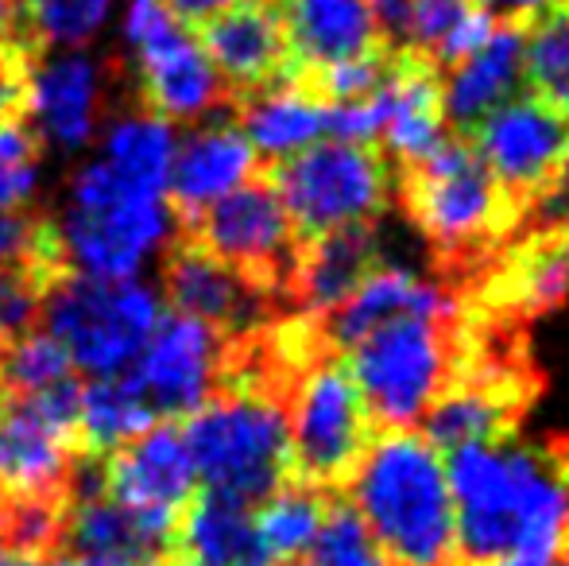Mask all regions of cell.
<instances>
[{
	"mask_svg": "<svg viewBox=\"0 0 569 566\" xmlns=\"http://www.w3.org/2000/svg\"><path fill=\"white\" fill-rule=\"evenodd\" d=\"M252 175H256L252 143L244 140V132L237 125L221 121L202 132H190L182 143H174L167 190H171L179 221H190L206 206H213L229 190H237L240 182H248Z\"/></svg>",
	"mask_w": 569,
	"mask_h": 566,
	"instance_id": "cb8c5ba5",
	"label": "cell"
},
{
	"mask_svg": "<svg viewBox=\"0 0 569 566\" xmlns=\"http://www.w3.org/2000/svg\"><path fill=\"white\" fill-rule=\"evenodd\" d=\"M450 322L399 315L345 349V369L376 430H411L453 380Z\"/></svg>",
	"mask_w": 569,
	"mask_h": 566,
	"instance_id": "52a82bcc",
	"label": "cell"
},
{
	"mask_svg": "<svg viewBox=\"0 0 569 566\" xmlns=\"http://www.w3.org/2000/svg\"><path fill=\"white\" fill-rule=\"evenodd\" d=\"M229 338L213 326L198 322L190 315H167L156 322L148 346L136 357V385L151 400L156 416H190L198 411L221 380Z\"/></svg>",
	"mask_w": 569,
	"mask_h": 566,
	"instance_id": "7c38bea8",
	"label": "cell"
},
{
	"mask_svg": "<svg viewBox=\"0 0 569 566\" xmlns=\"http://www.w3.org/2000/svg\"><path fill=\"white\" fill-rule=\"evenodd\" d=\"M39 182V140L23 117L0 121V210H20Z\"/></svg>",
	"mask_w": 569,
	"mask_h": 566,
	"instance_id": "8d00e7d4",
	"label": "cell"
},
{
	"mask_svg": "<svg viewBox=\"0 0 569 566\" xmlns=\"http://www.w3.org/2000/svg\"><path fill=\"white\" fill-rule=\"evenodd\" d=\"M457 555L485 566L511 552L558 555L569 544V474L508 443L457 446L446 458Z\"/></svg>",
	"mask_w": 569,
	"mask_h": 566,
	"instance_id": "6da1fadb",
	"label": "cell"
},
{
	"mask_svg": "<svg viewBox=\"0 0 569 566\" xmlns=\"http://www.w3.org/2000/svg\"><path fill=\"white\" fill-rule=\"evenodd\" d=\"M54 229L62 260L67 268H78V276L128 280L167 241L171 218L163 198L140 195L93 159L70 182V210Z\"/></svg>",
	"mask_w": 569,
	"mask_h": 566,
	"instance_id": "8992f818",
	"label": "cell"
},
{
	"mask_svg": "<svg viewBox=\"0 0 569 566\" xmlns=\"http://www.w3.org/2000/svg\"><path fill=\"white\" fill-rule=\"evenodd\" d=\"M372 435V416L345 361L333 349H318L287 388L291 481L338 493L357 469Z\"/></svg>",
	"mask_w": 569,
	"mask_h": 566,
	"instance_id": "ba28073f",
	"label": "cell"
},
{
	"mask_svg": "<svg viewBox=\"0 0 569 566\" xmlns=\"http://www.w3.org/2000/svg\"><path fill=\"white\" fill-rule=\"evenodd\" d=\"M136 54V82H140V98L151 117L163 121H198V117H213L232 109V93L221 82L218 67L202 43L190 39L182 23L163 31L159 39L143 43Z\"/></svg>",
	"mask_w": 569,
	"mask_h": 566,
	"instance_id": "5bb4252c",
	"label": "cell"
},
{
	"mask_svg": "<svg viewBox=\"0 0 569 566\" xmlns=\"http://www.w3.org/2000/svg\"><path fill=\"white\" fill-rule=\"evenodd\" d=\"M276 8L291 47V70L357 59L391 39L368 0H276Z\"/></svg>",
	"mask_w": 569,
	"mask_h": 566,
	"instance_id": "7402d4cb",
	"label": "cell"
},
{
	"mask_svg": "<svg viewBox=\"0 0 569 566\" xmlns=\"http://www.w3.org/2000/svg\"><path fill=\"white\" fill-rule=\"evenodd\" d=\"M198 31H202V51L229 86L232 106L291 75V47L276 0H240Z\"/></svg>",
	"mask_w": 569,
	"mask_h": 566,
	"instance_id": "9a60e30c",
	"label": "cell"
},
{
	"mask_svg": "<svg viewBox=\"0 0 569 566\" xmlns=\"http://www.w3.org/2000/svg\"><path fill=\"white\" fill-rule=\"evenodd\" d=\"M232 109L240 113V132L252 143V151L271 163L315 143L326 132V117H330V109L291 78L248 93Z\"/></svg>",
	"mask_w": 569,
	"mask_h": 566,
	"instance_id": "4316f807",
	"label": "cell"
},
{
	"mask_svg": "<svg viewBox=\"0 0 569 566\" xmlns=\"http://www.w3.org/2000/svg\"><path fill=\"white\" fill-rule=\"evenodd\" d=\"M70 377H74V365L51 334H23L0 354V380L8 396H36Z\"/></svg>",
	"mask_w": 569,
	"mask_h": 566,
	"instance_id": "836d02e7",
	"label": "cell"
},
{
	"mask_svg": "<svg viewBox=\"0 0 569 566\" xmlns=\"http://www.w3.org/2000/svg\"><path fill=\"white\" fill-rule=\"evenodd\" d=\"M156 566H206V563H198V559H190V555H179V552H171V555H163Z\"/></svg>",
	"mask_w": 569,
	"mask_h": 566,
	"instance_id": "c3c4849f",
	"label": "cell"
},
{
	"mask_svg": "<svg viewBox=\"0 0 569 566\" xmlns=\"http://www.w3.org/2000/svg\"><path fill=\"white\" fill-rule=\"evenodd\" d=\"M279 566H318L315 559H291V563H279Z\"/></svg>",
	"mask_w": 569,
	"mask_h": 566,
	"instance_id": "f907efd6",
	"label": "cell"
},
{
	"mask_svg": "<svg viewBox=\"0 0 569 566\" xmlns=\"http://www.w3.org/2000/svg\"><path fill=\"white\" fill-rule=\"evenodd\" d=\"M310 547H315L318 566H388L380 544H376L372 532H368V524L360 520V513L341 493L330 497L322 524H318V536Z\"/></svg>",
	"mask_w": 569,
	"mask_h": 566,
	"instance_id": "e575fe53",
	"label": "cell"
},
{
	"mask_svg": "<svg viewBox=\"0 0 569 566\" xmlns=\"http://www.w3.org/2000/svg\"><path fill=\"white\" fill-rule=\"evenodd\" d=\"M496 23H500V16L492 12V8H485L480 0H465L461 12H457V20L450 23V31H446L442 39L435 43V51H430V59L438 62V70H453L461 67L465 59H472V54L480 51V47L492 39Z\"/></svg>",
	"mask_w": 569,
	"mask_h": 566,
	"instance_id": "74e56055",
	"label": "cell"
},
{
	"mask_svg": "<svg viewBox=\"0 0 569 566\" xmlns=\"http://www.w3.org/2000/svg\"><path fill=\"white\" fill-rule=\"evenodd\" d=\"M163 291L179 315L198 318L226 338H248V334L268 330L271 307L279 302L256 280H248L244 272H237L187 237H179L167 252Z\"/></svg>",
	"mask_w": 569,
	"mask_h": 566,
	"instance_id": "4fadbf2b",
	"label": "cell"
},
{
	"mask_svg": "<svg viewBox=\"0 0 569 566\" xmlns=\"http://www.w3.org/2000/svg\"><path fill=\"white\" fill-rule=\"evenodd\" d=\"M167 8H171V16L182 23L187 31H198L206 28V23L213 20V16H221L226 8L240 4V0H163Z\"/></svg>",
	"mask_w": 569,
	"mask_h": 566,
	"instance_id": "60d3db41",
	"label": "cell"
},
{
	"mask_svg": "<svg viewBox=\"0 0 569 566\" xmlns=\"http://www.w3.org/2000/svg\"><path fill=\"white\" fill-rule=\"evenodd\" d=\"M388 125L380 132V148L399 167L427 159L446 140L442 113V70L427 51L411 43H391L388 59Z\"/></svg>",
	"mask_w": 569,
	"mask_h": 566,
	"instance_id": "44dd1931",
	"label": "cell"
},
{
	"mask_svg": "<svg viewBox=\"0 0 569 566\" xmlns=\"http://www.w3.org/2000/svg\"><path fill=\"white\" fill-rule=\"evenodd\" d=\"M171 159H174V132L163 117H151V113L120 117L113 129L106 132L101 163H106L120 182L140 190V195H151V198L167 195Z\"/></svg>",
	"mask_w": 569,
	"mask_h": 566,
	"instance_id": "f1b7e54d",
	"label": "cell"
},
{
	"mask_svg": "<svg viewBox=\"0 0 569 566\" xmlns=\"http://www.w3.org/2000/svg\"><path fill=\"white\" fill-rule=\"evenodd\" d=\"M20 31L36 47H82L106 28L113 0H16Z\"/></svg>",
	"mask_w": 569,
	"mask_h": 566,
	"instance_id": "d6a6232c",
	"label": "cell"
},
{
	"mask_svg": "<svg viewBox=\"0 0 569 566\" xmlns=\"http://www.w3.org/2000/svg\"><path fill=\"white\" fill-rule=\"evenodd\" d=\"M16 39H28L20 31V4L16 0H0V47L16 43ZM31 43V39H28Z\"/></svg>",
	"mask_w": 569,
	"mask_h": 566,
	"instance_id": "7bdbcfd3",
	"label": "cell"
},
{
	"mask_svg": "<svg viewBox=\"0 0 569 566\" xmlns=\"http://www.w3.org/2000/svg\"><path fill=\"white\" fill-rule=\"evenodd\" d=\"M380 265V241L376 226H345L326 237H315L299 249L287 299L299 302L310 315L341 307L372 268Z\"/></svg>",
	"mask_w": 569,
	"mask_h": 566,
	"instance_id": "d4e9b609",
	"label": "cell"
},
{
	"mask_svg": "<svg viewBox=\"0 0 569 566\" xmlns=\"http://www.w3.org/2000/svg\"><path fill=\"white\" fill-rule=\"evenodd\" d=\"M550 566H569V544L555 555V563H550Z\"/></svg>",
	"mask_w": 569,
	"mask_h": 566,
	"instance_id": "681fc988",
	"label": "cell"
},
{
	"mask_svg": "<svg viewBox=\"0 0 569 566\" xmlns=\"http://www.w3.org/2000/svg\"><path fill=\"white\" fill-rule=\"evenodd\" d=\"M388 566H450L457 555L453 497L442 450L415 430H376L345 481Z\"/></svg>",
	"mask_w": 569,
	"mask_h": 566,
	"instance_id": "7a4b0ae2",
	"label": "cell"
},
{
	"mask_svg": "<svg viewBox=\"0 0 569 566\" xmlns=\"http://www.w3.org/2000/svg\"><path fill=\"white\" fill-rule=\"evenodd\" d=\"M156 408L136 385L132 373L120 377H93L82 385V408H78V446L82 454H106L120 450L128 438L143 435L156 424Z\"/></svg>",
	"mask_w": 569,
	"mask_h": 566,
	"instance_id": "83f0119b",
	"label": "cell"
},
{
	"mask_svg": "<svg viewBox=\"0 0 569 566\" xmlns=\"http://www.w3.org/2000/svg\"><path fill=\"white\" fill-rule=\"evenodd\" d=\"M287 388L279 377L229 373L218 393L190 411L182 438L206 493L252 508L291 481Z\"/></svg>",
	"mask_w": 569,
	"mask_h": 566,
	"instance_id": "3957f363",
	"label": "cell"
},
{
	"mask_svg": "<svg viewBox=\"0 0 569 566\" xmlns=\"http://www.w3.org/2000/svg\"><path fill=\"white\" fill-rule=\"evenodd\" d=\"M51 566H136V563L106 559V555H62V559H54Z\"/></svg>",
	"mask_w": 569,
	"mask_h": 566,
	"instance_id": "bcb514c9",
	"label": "cell"
},
{
	"mask_svg": "<svg viewBox=\"0 0 569 566\" xmlns=\"http://www.w3.org/2000/svg\"><path fill=\"white\" fill-rule=\"evenodd\" d=\"M47 334L67 349L70 365L90 377H120L148 346L159 322L151 287L98 276H62L43 299Z\"/></svg>",
	"mask_w": 569,
	"mask_h": 566,
	"instance_id": "9c48e42d",
	"label": "cell"
},
{
	"mask_svg": "<svg viewBox=\"0 0 569 566\" xmlns=\"http://www.w3.org/2000/svg\"><path fill=\"white\" fill-rule=\"evenodd\" d=\"M399 202L442 265L480 257L488 241L516 234L523 221L465 137H446L427 159L399 167Z\"/></svg>",
	"mask_w": 569,
	"mask_h": 566,
	"instance_id": "277c9868",
	"label": "cell"
},
{
	"mask_svg": "<svg viewBox=\"0 0 569 566\" xmlns=\"http://www.w3.org/2000/svg\"><path fill=\"white\" fill-rule=\"evenodd\" d=\"M36 140L59 151L86 148L98 129L101 109V70L90 54L62 51L36 59L28 75V106Z\"/></svg>",
	"mask_w": 569,
	"mask_h": 566,
	"instance_id": "d6986e66",
	"label": "cell"
},
{
	"mask_svg": "<svg viewBox=\"0 0 569 566\" xmlns=\"http://www.w3.org/2000/svg\"><path fill=\"white\" fill-rule=\"evenodd\" d=\"M4 400H8V393H4V380H0V408H4Z\"/></svg>",
	"mask_w": 569,
	"mask_h": 566,
	"instance_id": "816d5d0a",
	"label": "cell"
},
{
	"mask_svg": "<svg viewBox=\"0 0 569 566\" xmlns=\"http://www.w3.org/2000/svg\"><path fill=\"white\" fill-rule=\"evenodd\" d=\"M174 552L206 566H279L256 532L252 508L206 489L182 508Z\"/></svg>",
	"mask_w": 569,
	"mask_h": 566,
	"instance_id": "484cf974",
	"label": "cell"
},
{
	"mask_svg": "<svg viewBox=\"0 0 569 566\" xmlns=\"http://www.w3.org/2000/svg\"><path fill=\"white\" fill-rule=\"evenodd\" d=\"M569 295V229H539L511 257L500 280V299L511 310L542 315Z\"/></svg>",
	"mask_w": 569,
	"mask_h": 566,
	"instance_id": "f546056e",
	"label": "cell"
},
{
	"mask_svg": "<svg viewBox=\"0 0 569 566\" xmlns=\"http://www.w3.org/2000/svg\"><path fill=\"white\" fill-rule=\"evenodd\" d=\"M465 140L472 143L503 198L527 214L531 198L555 175L569 148V113L535 93H523L496 106Z\"/></svg>",
	"mask_w": 569,
	"mask_h": 566,
	"instance_id": "8fae6325",
	"label": "cell"
},
{
	"mask_svg": "<svg viewBox=\"0 0 569 566\" xmlns=\"http://www.w3.org/2000/svg\"><path fill=\"white\" fill-rule=\"evenodd\" d=\"M399 315H419L435 318V322H453L457 299L442 287L419 280L407 268H383L376 265L365 276V284L341 302V307L326 310V318L318 322V338L326 349L345 354L349 346H357L368 330H376L380 322Z\"/></svg>",
	"mask_w": 569,
	"mask_h": 566,
	"instance_id": "ffe728a7",
	"label": "cell"
},
{
	"mask_svg": "<svg viewBox=\"0 0 569 566\" xmlns=\"http://www.w3.org/2000/svg\"><path fill=\"white\" fill-rule=\"evenodd\" d=\"M376 12V20H380V28L388 31V36H399L403 31V16H407V0H368Z\"/></svg>",
	"mask_w": 569,
	"mask_h": 566,
	"instance_id": "b9f144b4",
	"label": "cell"
},
{
	"mask_svg": "<svg viewBox=\"0 0 569 566\" xmlns=\"http://www.w3.org/2000/svg\"><path fill=\"white\" fill-rule=\"evenodd\" d=\"M485 8H492L496 16H531L535 8L550 4V0H480Z\"/></svg>",
	"mask_w": 569,
	"mask_h": 566,
	"instance_id": "ee69618b",
	"label": "cell"
},
{
	"mask_svg": "<svg viewBox=\"0 0 569 566\" xmlns=\"http://www.w3.org/2000/svg\"><path fill=\"white\" fill-rule=\"evenodd\" d=\"M531 396V385H523L519 373L477 365L465 377L450 380L442 396L430 404V411L422 416L427 443L446 454L457 446L508 443Z\"/></svg>",
	"mask_w": 569,
	"mask_h": 566,
	"instance_id": "2e32d148",
	"label": "cell"
},
{
	"mask_svg": "<svg viewBox=\"0 0 569 566\" xmlns=\"http://www.w3.org/2000/svg\"><path fill=\"white\" fill-rule=\"evenodd\" d=\"M51 276H43L31 265H8L0 268V354L12 341H20L23 334H31V326L43 315V299L51 291Z\"/></svg>",
	"mask_w": 569,
	"mask_h": 566,
	"instance_id": "d590c367",
	"label": "cell"
},
{
	"mask_svg": "<svg viewBox=\"0 0 569 566\" xmlns=\"http://www.w3.org/2000/svg\"><path fill=\"white\" fill-rule=\"evenodd\" d=\"M550 563H555V555H547V552H511L485 566H550Z\"/></svg>",
	"mask_w": 569,
	"mask_h": 566,
	"instance_id": "f6af8a7d",
	"label": "cell"
},
{
	"mask_svg": "<svg viewBox=\"0 0 569 566\" xmlns=\"http://www.w3.org/2000/svg\"><path fill=\"white\" fill-rule=\"evenodd\" d=\"M523 86L569 113V0H550L527 16Z\"/></svg>",
	"mask_w": 569,
	"mask_h": 566,
	"instance_id": "4dcf8cb0",
	"label": "cell"
},
{
	"mask_svg": "<svg viewBox=\"0 0 569 566\" xmlns=\"http://www.w3.org/2000/svg\"><path fill=\"white\" fill-rule=\"evenodd\" d=\"M523 36L527 16H500L492 39L450 70V82H442V113L453 137H469L523 82Z\"/></svg>",
	"mask_w": 569,
	"mask_h": 566,
	"instance_id": "603a6c76",
	"label": "cell"
},
{
	"mask_svg": "<svg viewBox=\"0 0 569 566\" xmlns=\"http://www.w3.org/2000/svg\"><path fill=\"white\" fill-rule=\"evenodd\" d=\"M330 497L333 493H322V489H315V485L287 481V485H279L268 500H263L260 513H256V532H260V539L271 552V559L291 563V559H302V555L310 552Z\"/></svg>",
	"mask_w": 569,
	"mask_h": 566,
	"instance_id": "1f68e13d",
	"label": "cell"
},
{
	"mask_svg": "<svg viewBox=\"0 0 569 566\" xmlns=\"http://www.w3.org/2000/svg\"><path fill=\"white\" fill-rule=\"evenodd\" d=\"M194 461H190L182 427L151 424L128 438L120 450L106 454V485L117 500L148 513L179 516L194 497Z\"/></svg>",
	"mask_w": 569,
	"mask_h": 566,
	"instance_id": "ac0fdd59",
	"label": "cell"
},
{
	"mask_svg": "<svg viewBox=\"0 0 569 566\" xmlns=\"http://www.w3.org/2000/svg\"><path fill=\"white\" fill-rule=\"evenodd\" d=\"M179 229L187 241L202 245L206 252H213L260 284L263 291L276 295L279 302H287L302 241L268 171H256L252 179L206 206L202 214L179 221Z\"/></svg>",
	"mask_w": 569,
	"mask_h": 566,
	"instance_id": "30bf717a",
	"label": "cell"
},
{
	"mask_svg": "<svg viewBox=\"0 0 569 566\" xmlns=\"http://www.w3.org/2000/svg\"><path fill=\"white\" fill-rule=\"evenodd\" d=\"M0 566H51V559H43V555L4 552V547H0Z\"/></svg>",
	"mask_w": 569,
	"mask_h": 566,
	"instance_id": "7dc6e473",
	"label": "cell"
},
{
	"mask_svg": "<svg viewBox=\"0 0 569 566\" xmlns=\"http://www.w3.org/2000/svg\"><path fill=\"white\" fill-rule=\"evenodd\" d=\"M299 241L345 226H372L391 198V159L380 143H307L268 167Z\"/></svg>",
	"mask_w": 569,
	"mask_h": 566,
	"instance_id": "5b68a950",
	"label": "cell"
},
{
	"mask_svg": "<svg viewBox=\"0 0 569 566\" xmlns=\"http://www.w3.org/2000/svg\"><path fill=\"white\" fill-rule=\"evenodd\" d=\"M36 43L28 39H16V43L0 47V121H12V117H23V106H28V75L31 62H36Z\"/></svg>",
	"mask_w": 569,
	"mask_h": 566,
	"instance_id": "f35d334b",
	"label": "cell"
},
{
	"mask_svg": "<svg viewBox=\"0 0 569 566\" xmlns=\"http://www.w3.org/2000/svg\"><path fill=\"white\" fill-rule=\"evenodd\" d=\"M535 229H569V148L523 214Z\"/></svg>",
	"mask_w": 569,
	"mask_h": 566,
	"instance_id": "ab89813d",
	"label": "cell"
},
{
	"mask_svg": "<svg viewBox=\"0 0 569 566\" xmlns=\"http://www.w3.org/2000/svg\"><path fill=\"white\" fill-rule=\"evenodd\" d=\"M78 438L67 435L23 396L0 408V497H67Z\"/></svg>",
	"mask_w": 569,
	"mask_h": 566,
	"instance_id": "e0dca14e",
	"label": "cell"
}]
</instances>
